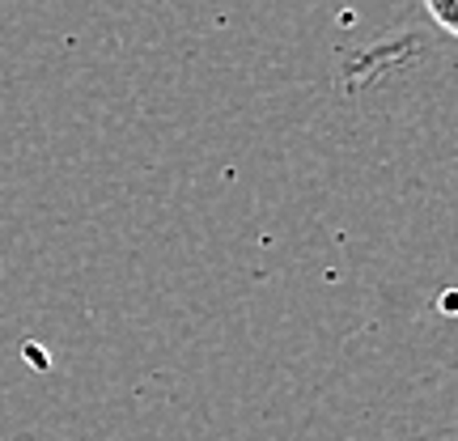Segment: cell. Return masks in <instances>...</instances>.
<instances>
[{
	"instance_id": "6da1fadb",
	"label": "cell",
	"mask_w": 458,
	"mask_h": 441,
	"mask_svg": "<svg viewBox=\"0 0 458 441\" xmlns=\"http://www.w3.org/2000/svg\"><path fill=\"white\" fill-rule=\"evenodd\" d=\"M425 9L450 38H458V0H425Z\"/></svg>"
}]
</instances>
